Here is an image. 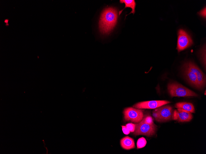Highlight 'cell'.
Wrapping results in <instances>:
<instances>
[{"label":"cell","mask_w":206,"mask_h":154,"mask_svg":"<svg viewBox=\"0 0 206 154\" xmlns=\"http://www.w3.org/2000/svg\"><path fill=\"white\" fill-rule=\"evenodd\" d=\"M118 14L117 10L109 7L105 9L101 14L99 22V28L103 34H109L116 26Z\"/></svg>","instance_id":"obj_1"},{"label":"cell","mask_w":206,"mask_h":154,"mask_svg":"<svg viewBox=\"0 0 206 154\" xmlns=\"http://www.w3.org/2000/svg\"><path fill=\"white\" fill-rule=\"evenodd\" d=\"M156 126L152 117L147 115L144 116L140 122L135 124V129L133 134L135 135H143L151 136L155 134Z\"/></svg>","instance_id":"obj_2"},{"label":"cell","mask_w":206,"mask_h":154,"mask_svg":"<svg viewBox=\"0 0 206 154\" xmlns=\"http://www.w3.org/2000/svg\"><path fill=\"white\" fill-rule=\"evenodd\" d=\"M168 91L171 97H197V94L185 87L176 83H171L167 86Z\"/></svg>","instance_id":"obj_3"},{"label":"cell","mask_w":206,"mask_h":154,"mask_svg":"<svg viewBox=\"0 0 206 154\" xmlns=\"http://www.w3.org/2000/svg\"><path fill=\"white\" fill-rule=\"evenodd\" d=\"M173 109L169 105L162 106L155 109L152 113L155 120L160 122L171 120L173 117Z\"/></svg>","instance_id":"obj_4"},{"label":"cell","mask_w":206,"mask_h":154,"mask_svg":"<svg viewBox=\"0 0 206 154\" xmlns=\"http://www.w3.org/2000/svg\"><path fill=\"white\" fill-rule=\"evenodd\" d=\"M124 119L135 123L140 122L144 116L142 110L134 107L125 108L123 111Z\"/></svg>","instance_id":"obj_5"},{"label":"cell","mask_w":206,"mask_h":154,"mask_svg":"<svg viewBox=\"0 0 206 154\" xmlns=\"http://www.w3.org/2000/svg\"><path fill=\"white\" fill-rule=\"evenodd\" d=\"M193 43L191 37L185 31L182 29L179 30L177 47L179 52L190 47Z\"/></svg>","instance_id":"obj_6"},{"label":"cell","mask_w":206,"mask_h":154,"mask_svg":"<svg viewBox=\"0 0 206 154\" xmlns=\"http://www.w3.org/2000/svg\"><path fill=\"white\" fill-rule=\"evenodd\" d=\"M166 100H155L141 102L134 105V108L138 109H155L162 106L170 103Z\"/></svg>","instance_id":"obj_7"},{"label":"cell","mask_w":206,"mask_h":154,"mask_svg":"<svg viewBox=\"0 0 206 154\" xmlns=\"http://www.w3.org/2000/svg\"><path fill=\"white\" fill-rule=\"evenodd\" d=\"M186 63L190 69L196 74L198 89H201L204 87L206 84V77L203 72L194 63L189 61Z\"/></svg>","instance_id":"obj_8"},{"label":"cell","mask_w":206,"mask_h":154,"mask_svg":"<svg viewBox=\"0 0 206 154\" xmlns=\"http://www.w3.org/2000/svg\"><path fill=\"white\" fill-rule=\"evenodd\" d=\"M183 70L188 81L193 86L198 89L197 77L195 73L190 69L186 63L183 66Z\"/></svg>","instance_id":"obj_9"},{"label":"cell","mask_w":206,"mask_h":154,"mask_svg":"<svg viewBox=\"0 0 206 154\" xmlns=\"http://www.w3.org/2000/svg\"><path fill=\"white\" fill-rule=\"evenodd\" d=\"M177 118L176 120L180 122H185L190 121L192 118V113L188 111L180 109H178Z\"/></svg>","instance_id":"obj_10"},{"label":"cell","mask_w":206,"mask_h":154,"mask_svg":"<svg viewBox=\"0 0 206 154\" xmlns=\"http://www.w3.org/2000/svg\"><path fill=\"white\" fill-rule=\"evenodd\" d=\"M120 144L122 148L126 150H130L135 148L133 139L128 136H126L120 140Z\"/></svg>","instance_id":"obj_11"},{"label":"cell","mask_w":206,"mask_h":154,"mask_svg":"<svg viewBox=\"0 0 206 154\" xmlns=\"http://www.w3.org/2000/svg\"><path fill=\"white\" fill-rule=\"evenodd\" d=\"M175 108L180 109L188 111L191 113H194L195 110L193 105L191 103L187 102H179L175 105Z\"/></svg>","instance_id":"obj_12"},{"label":"cell","mask_w":206,"mask_h":154,"mask_svg":"<svg viewBox=\"0 0 206 154\" xmlns=\"http://www.w3.org/2000/svg\"><path fill=\"white\" fill-rule=\"evenodd\" d=\"M120 2L121 3H124L125 4V7L122 10L119 12V15L121 14L123 10L125 8L127 7H130L132 9V11L128 15L131 13L134 14L135 13V8L136 4L134 0H120Z\"/></svg>","instance_id":"obj_13"},{"label":"cell","mask_w":206,"mask_h":154,"mask_svg":"<svg viewBox=\"0 0 206 154\" xmlns=\"http://www.w3.org/2000/svg\"><path fill=\"white\" fill-rule=\"evenodd\" d=\"M146 144V141L143 137L139 138L137 140V146L138 149L144 147Z\"/></svg>","instance_id":"obj_14"},{"label":"cell","mask_w":206,"mask_h":154,"mask_svg":"<svg viewBox=\"0 0 206 154\" xmlns=\"http://www.w3.org/2000/svg\"><path fill=\"white\" fill-rule=\"evenodd\" d=\"M126 126L128 128L130 132H134L135 129V124L129 123L126 124Z\"/></svg>","instance_id":"obj_15"},{"label":"cell","mask_w":206,"mask_h":154,"mask_svg":"<svg viewBox=\"0 0 206 154\" xmlns=\"http://www.w3.org/2000/svg\"><path fill=\"white\" fill-rule=\"evenodd\" d=\"M122 129L123 133L126 135L129 134L130 131L126 126H122Z\"/></svg>","instance_id":"obj_16"},{"label":"cell","mask_w":206,"mask_h":154,"mask_svg":"<svg viewBox=\"0 0 206 154\" xmlns=\"http://www.w3.org/2000/svg\"><path fill=\"white\" fill-rule=\"evenodd\" d=\"M201 16L205 18L206 17V8L201 10L199 13Z\"/></svg>","instance_id":"obj_17"}]
</instances>
